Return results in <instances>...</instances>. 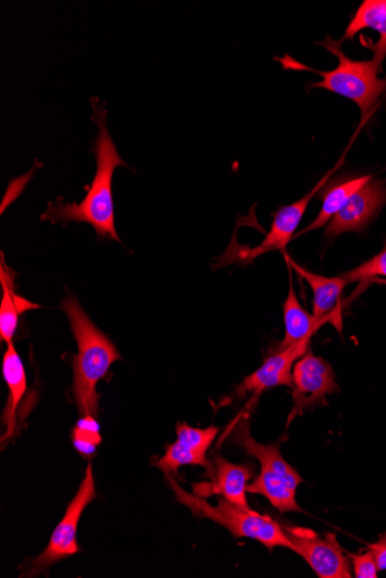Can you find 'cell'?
Here are the masks:
<instances>
[{"instance_id": "obj_14", "label": "cell", "mask_w": 386, "mask_h": 578, "mask_svg": "<svg viewBox=\"0 0 386 578\" xmlns=\"http://www.w3.org/2000/svg\"><path fill=\"white\" fill-rule=\"evenodd\" d=\"M289 267L301 276L313 293L312 315L318 320L333 321L340 319V303L344 289L350 285L343 276L325 278L298 265L286 256Z\"/></svg>"}, {"instance_id": "obj_4", "label": "cell", "mask_w": 386, "mask_h": 578, "mask_svg": "<svg viewBox=\"0 0 386 578\" xmlns=\"http://www.w3.org/2000/svg\"><path fill=\"white\" fill-rule=\"evenodd\" d=\"M230 439L260 463V473L248 485V493L267 497L280 513H302L303 510L297 500L302 477L283 459L279 446L257 442L250 434L248 418H243L236 424Z\"/></svg>"}, {"instance_id": "obj_20", "label": "cell", "mask_w": 386, "mask_h": 578, "mask_svg": "<svg viewBox=\"0 0 386 578\" xmlns=\"http://www.w3.org/2000/svg\"><path fill=\"white\" fill-rule=\"evenodd\" d=\"M72 438L81 454L92 456L96 447L101 443L100 426L95 417L84 416L72 434Z\"/></svg>"}, {"instance_id": "obj_18", "label": "cell", "mask_w": 386, "mask_h": 578, "mask_svg": "<svg viewBox=\"0 0 386 578\" xmlns=\"http://www.w3.org/2000/svg\"><path fill=\"white\" fill-rule=\"evenodd\" d=\"M0 283H2L3 297L0 306V338L3 342L12 343L15 334L19 317L26 311L40 309L30 300L14 292V274L7 266L2 255V271H0Z\"/></svg>"}, {"instance_id": "obj_8", "label": "cell", "mask_w": 386, "mask_h": 578, "mask_svg": "<svg viewBox=\"0 0 386 578\" xmlns=\"http://www.w3.org/2000/svg\"><path fill=\"white\" fill-rule=\"evenodd\" d=\"M292 388L294 406L288 424L310 408L324 406L326 395L340 392L331 365L310 349L294 365Z\"/></svg>"}, {"instance_id": "obj_7", "label": "cell", "mask_w": 386, "mask_h": 578, "mask_svg": "<svg viewBox=\"0 0 386 578\" xmlns=\"http://www.w3.org/2000/svg\"><path fill=\"white\" fill-rule=\"evenodd\" d=\"M298 553L321 578H351V558L333 534H318L308 527L283 526Z\"/></svg>"}, {"instance_id": "obj_6", "label": "cell", "mask_w": 386, "mask_h": 578, "mask_svg": "<svg viewBox=\"0 0 386 578\" xmlns=\"http://www.w3.org/2000/svg\"><path fill=\"white\" fill-rule=\"evenodd\" d=\"M96 497L93 467L89 463L84 481L81 484L77 495L71 501L66 513L56 526L50 545L30 565L28 576L33 577L50 569L56 563L76 555L79 552L77 543L78 523L85 509Z\"/></svg>"}, {"instance_id": "obj_17", "label": "cell", "mask_w": 386, "mask_h": 578, "mask_svg": "<svg viewBox=\"0 0 386 578\" xmlns=\"http://www.w3.org/2000/svg\"><path fill=\"white\" fill-rule=\"evenodd\" d=\"M366 29H372L379 34L378 42L371 46L374 50L373 60L382 66L386 58V0H365L353 17L341 41L352 40Z\"/></svg>"}, {"instance_id": "obj_11", "label": "cell", "mask_w": 386, "mask_h": 578, "mask_svg": "<svg viewBox=\"0 0 386 578\" xmlns=\"http://www.w3.org/2000/svg\"><path fill=\"white\" fill-rule=\"evenodd\" d=\"M310 340L276 353L267 358L264 364L240 384L235 395L244 398L248 393L254 394L256 400L264 390L287 386L293 387V368L296 363L307 354Z\"/></svg>"}, {"instance_id": "obj_12", "label": "cell", "mask_w": 386, "mask_h": 578, "mask_svg": "<svg viewBox=\"0 0 386 578\" xmlns=\"http://www.w3.org/2000/svg\"><path fill=\"white\" fill-rule=\"evenodd\" d=\"M386 203V184L372 180L357 191L346 206L329 222L325 235L333 239L345 233H358Z\"/></svg>"}, {"instance_id": "obj_2", "label": "cell", "mask_w": 386, "mask_h": 578, "mask_svg": "<svg viewBox=\"0 0 386 578\" xmlns=\"http://www.w3.org/2000/svg\"><path fill=\"white\" fill-rule=\"evenodd\" d=\"M62 308L78 343L72 390L81 416L96 417L99 414V394L96 392V385L111 365L120 360V355L114 343L93 323L75 296H66Z\"/></svg>"}, {"instance_id": "obj_15", "label": "cell", "mask_w": 386, "mask_h": 578, "mask_svg": "<svg viewBox=\"0 0 386 578\" xmlns=\"http://www.w3.org/2000/svg\"><path fill=\"white\" fill-rule=\"evenodd\" d=\"M285 338L276 351L297 346L311 340L321 325L326 321L318 320L309 314L301 306L294 289L292 271H289V288L283 303Z\"/></svg>"}, {"instance_id": "obj_21", "label": "cell", "mask_w": 386, "mask_h": 578, "mask_svg": "<svg viewBox=\"0 0 386 578\" xmlns=\"http://www.w3.org/2000/svg\"><path fill=\"white\" fill-rule=\"evenodd\" d=\"M342 276L349 283L386 278V245L377 256Z\"/></svg>"}, {"instance_id": "obj_5", "label": "cell", "mask_w": 386, "mask_h": 578, "mask_svg": "<svg viewBox=\"0 0 386 578\" xmlns=\"http://www.w3.org/2000/svg\"><path fill=\"white\" fill-rule=\"evenodd\" d=\"M165 479L173 489L180 504L187 507L193 515L210 518L226 527L234 537L255 539L270 550L276 547L292 549V544L289 542L283 526L271 517L260 515L250 509L239 507L223 496L219 499L218 505L212 506L205 497L183 490L172 473L165 474Z\"/></svg>"}, {"instance_id": "obj_22", "label": "cell", "mask_w": 386, "mask_h": 578, "mask_svg": "<svg viewBox=\"0 0 386 578\" xmlns=\"http://www.w3.org/2000/svg\"><path fill=\"white\" fill-rule=\"evenodd\" d=\"M356 578H376L378 574L374 552L367 550L362 555H349Z\"/></svg>"}, {"instance_id": "obj_1", "label": "cell", "mask_w": 386, "mask_h": 578, "mask_svg": "<svg viewBox=\"0 0 386 578\" xmlns=\"http://www.w3.org/2000/svg\"><path fill=\"white\" fill-rule=\"evenodd\" d=\"M90 105L94 111L92 120L99 130L90 148L96 159L95 178L81 204H64L63 197L60 196L47 204V210L41 220L51 221L53 224L63 223L64 226L69 222L88 223L98 234L99 239L108 238L122 244L115 226L112 178L117 167L128 168V164L119 156L109 133L106 104L99 97H92Z\"/></svg>"}, {"instance_id": "obj_3", "label": "cell", "mask_w": 386, "mask_h": 578, "mask_svg": "<svg viewBox=\"0 0 386 578\" xmlns=\"http://www.w3.org/2000/svg\"><path fill=\"white\" fill-rule=\"evenodd\" d=\"M342 43L330 38L320 42L340 62V65L329 72L310 68L289 56L276 60L286 69H304L320 74L323 81L312 84V88L326 89L352 99L360 108L362 118L368 119L378 98L386 90V81L378 77L382 66L374 60L360 62L349 58L343 52Z\"/></svg>"}, {"instance_id": "obj_13", "label": "cell", "mask_w": 386, "mask_h": 578, "mask_svg": "<svg viewBox=\"0 0 386 578\" xmlns=\"http://www.w3.org/2000/svg\"><path fill=\"white\" fill-rule=\"evenodd\" d=\"M254 477V469L247 464H235L218 457L214 460L211 483H202L193 488V494L202 497L221 495L233 504L250 509L247 493L249 481Z\"/></svg>"}, {"instance_id": "obj_10", "label": "cell", "mask_w": 386, "mask_h": 578, "mask_svg": "<svg viewBox=\"0 0 386 578\" xmlns=\"http://www.w3.org/2000/svg\"><path fill=\"white\" fill-rule=\"evenodd\" d=\"M176 434L178 440L167 446L165 454L157 461L156 467L164 474H173L184 465H202L212 471L206 460V452L218 436L219 427L196 429L186 424H179Z\"/></svg>"}, {"instance_id": "obj_19", "label": "cell", "mask_w": 386, "mask_h": 578, "mask_svg": "<svg viewBox=\"0 0 386 578\" xmlns=\"http://www.w3.org/2000/svg\"><path fill=\"white\" fill-rule=\"evenodd\" d=\"M372 180L373 175H365V178L349 180L330 189L323 197V206L318 217L299 233L298 236L322 229L336 213H340L346 206L350 199Z\"/></svg>"}, {"instance_id": "obj_9", "label": "cell", "mask_w": 386, "mask_h": 578, "mask_svg": "<svg viewBox=\"0 0 386 578\" xmlns=\"http://www.w3.org/2000/svg\"><path fill=\"white\" fill-rule=\"evenodd\" d=\"M332 172L333 170L297 203L281 207L275 215L269 234L258 246L254 248L244 247L238 254H227L226 256L232 257L228 261L251 264L256 258L272 253V250L285 253L288 243L293 239L299 228L311 199L324 186Z\"/></svg>"}, {"instance_id": "obj_16", "label": "cell", "mask_w": 386, "mask_h": 578, "mask_svg": "<svg viewBox=\"0 0 386 578\" xmlns=\"http://www.w3.org/2000/svg\"><path fill=\"white\" fill-rule=\"evenodd\" d=\"M3 375L10 390L7 408L3 415L7 434L2 441H9L17 434V414L23 396L28 392L26 371L13 343L8 344L3 360Z\"/></svg>"}, {"instance_id": "obj_23", "label": "cell", "mask_w": 386, "mask_h": 578, "mask_svg": "<svg viewBox=\"0 0 386 578\" xmlns=\"http://www.w3.org/2000/svg\"><path fill=\"white\" fill-rule=\"evenodd\" d=\"M377 563L378 570L386 569V535L378 543L371 546Z\"/></svg>"}]
</instances>
